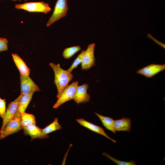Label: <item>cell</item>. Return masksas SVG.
Masks as SVG:
<instances>
[{
    "label": "cell",
    "mask_w": 165,
    "mask_h": 165,
    "mask_svg": "<svg viewBox=\"0 0 165 165\" xmlns=\"http://www.w3.org/2000/svg\"><path fill=\"white\" fill-rule=\"evenodd\" d=\"M49 64L54 72V82L57 88V93L56 97L58 98L73 79V75L67 70L62 69L59 64L51 62Z\"/></svg>",
    "instance_id": "obj_1"
},
{
    "label": "cell",
    "mask_w": 165,
    "mask_h": 165,
    "mask_svg": "<svg viewBox=\"0 0 165 165\" xmlns=\"http://www.w3.org/2000/svg\"><path fill=\"white\" fill-rule=\"evenodd\" d=\"M15 8L30 12H42L45 14H47L51 10L49 4L42 1L16 4Z\"/></svg>",
    "instance_id": "obj_2"
},
{
    "label": "cell",
    "mask_w": 165,
    "mask_h": 165,
    "mask_svg": "<svg viewBox=\"0 0 165 165\" xmlns=\"http://www.w3.org/2000/svg\"><path fill=\"white\" fill-rule=\"evenodd\" d=\"M68 10L67 0H57L53 13L46 23L47 26L66 16Z\"/></svg>",
    "instance_id": "obj_3"
},
{
    "label": "cell",
    "mask_w": 165,
    "mask_h": 165,
    "mask_svg": "<svg viewBox=\"0 0 165 165\" xmlns=\"http://www.w3.org/2000/svg\"><path fill=\"white\" fill-rule=\"evenodd\" d=\"M78 81H75L68 85L57 98L58 99L53 105V108L57 109L64 103L73 99L78 86Z\"/></svg>",
    "instance_id": "obj_4"
},
{
    "label": "cell",
    "mask_w": 165,
    "mask_h": 165,
    "mask_svg": "<svg viewBox=\"0 0 165 165\" xmlns=\"http://www.w3.org/2000/svg\"><path fill=\"white\" fill-rule=\"evenodd\" d=\"M95 46L94 43L89 44L85 50L81 63L82 71L87 70L96 65L94 55Z\"/></svg>",
    "instance_id": "obj_5"
},
{
    "label": "cell",
    "mask_w": 165,
    "mask_h": 165,
    "mask_svg": "<svg viewBox=\"0 0 165 165\" xmlns=\"http://www.w3.org/2000/svg\"><path fill=\"white\" fill-rule=\"evenodd\" d=\"M22 96V95L21 94L14 101L10 102L8 105L5 116L3 119L0 133L3 131L7 124L14 118L17 111L19 101Z\"/></svg>",
    "instance_id": "obj_6"
},
{
    "label": "cell",
    "mask_w": 165,
    "mask_h": 165,
    "mask_svg": "<svg viewBox=\"0 0 165 165\" xmlns=\"http://www.w3.org/2000/svg\"><path fill=\"white\" fill-rule=\"evenodd\" d=\"M23 127L21 118H14L7 124L0 133V140L19 131L23 129Z\"/></svg>",
    "instance_id": "obj_7"
},
{
    "label": "cell",
    "mask_w": 165,
    "mask_h": 165,
    "mask_svg": "<svg viewBox=\"0 0 165 165\" xmlns=\"http://www.w3.org/2000/svg\"><path fill=\"white\" fill-rule=\"evenodd\" d=\"M21 94L22 95L30 93L40 91L39 87L29 75H20Z\"/></svg>",
    "instance_id": "obj_8"
},
{
    "label": "cell",
    "mask_w": 165,
    "mask_h": 165,
    "mask_svg": "<svg viewBox=\"0 0 165 165\" xmlns=\"http://www.w3.org/2000/svg\"><path fill=\"white\" fill-rule=\"evenodd\" d=\"M165 69V65L152 64L138 69L137 73L150 78Z\"/></svg>",
    "instance_id": "obj_9"
},
{
    "label": "cell",
    "mask_w": 165,
    "mask_h": 165,
    "mask_svg": "<svg viewBox=\"0 0 165 165\" xmlns=\"http://www.w3.org/2000/svg\"><path fill=\"white\" fill-rule=\"evenodd\" d=\"M89 86L88 84L84 83L77 87L73 99L77 105L90 101V95L87 92Z\"/></svg>",
    "instance_id": "obj_10"
},
{
    "label": "cell",
    "mask_w": 165,
    "mask_h": 165,
    "mask_svg": "<svg viewBox=\"0 0 165 165\" xmlns=\"http://www.w3.org/2000/svg\"><path fill=\"white\" fill-rule=\"evenodd\" d=\"M76 121L80 125L94 132L104 136L115 143H116V141L108 136L105 132L103 129L101 127L91 123L83 118L77 119Z\"/></svg>",
    "instance_id": "obj_11"
},
{
    "label": "cell",
    "mask_w": 165,
    "mask_h": 165,
    "mask_svg": "<svg viewBox=\"0 0 165 165\" xmlns=\"http://www.w3.org/2000/svg\"><path fill=\"white\" fill-rule=\"evenodd\" d=\"M23 129L24 135L29 136L31 137V141L35 139H41L46 138L42 134V129L35 124L23 126Z\"/></svg>",
    "instance_id": "obj_12"
},
{
    "label": "cell",
    "mask_w": 165,
    "mask_h": 165,
    "mask_svg": "<svg viewBox=\"0 0 165 165\" xmlns=\"http://www.w3.org/2000/svg\"><path fill=\"white\" fill-rule=\"evenodd\" d=\"M34 92L22 95L20 100L18 108L14 118H21L22 113L25 111L31 101Z\"/></svg>",
    "instance_id": "obj_13"
},
{
    "label": "cell",
    "mask_w": 165,
    "mask_h": 165,
    "mask_svg": "<svg viewBox=\"0 0 165 165\" xmlns=\"http://www.w3.org/2000/svg\"><path fill=\"white\" fill-rule=\"evenodd\" d=\"M130 119L124 117L114 121V127L116 131L130 132L131 128Z\"/></svg>",
    "instance_id": "obj_14"
},
{
    "label": "cell",
    "mask_w": 165,
    "mask_h": 165,
    "mask_svg": "<svg viewBox=\"0 0 165 165\" xmlns=\"http://www.w3.org/2000/svg\"><path fill=\"white\" fill-rule=\"evenodd\" d=\"M12 55L13 61L20 75H29L30 73V69L23 59L16 53H12Z\"/></svg>",
    "instance_id": "obj_15"
},
{
    "label": "cell",
    "mask_w": 165,
    "mask_h": 165,
    "mask_svg": "<svg viewBox=\"0 0 165 165\" xmlns=\"http://www.w3.org/2000/svg\"><path fill=\"white\" fill-rule=\"evenodd\" d=\"M95 113L98 117L103 126L107 129L114 134L116 133L114 127L115 120L111 117L102 116L97 112H95Z\"/></svg>",
    "instance_id": "obj_16"
},
{
    "label": "cell",
    "mask_w": 165,
    "mask_h": 165,
    "mask_svg": "<svg viewBox=\"0 0 165 165\" xmlns=\"http://www.w3.org/2000/svg\"><path fill=\"white\" fill-rule=\"evenodd\" d=\"M62 128L61 126L59 123L58 118H55L52 123L42 129V133L43 136L47 138L49 137L48 134Z\"/></svg>",
    "instance_id": "obj_17"
},
{
    "label": "cell",
    "mask_w": 165,
    "mask_h": 165,
    "mask_svg": "<svg viewBox=\"0 0 165 165\" xmlns=\"http://www.w3.org/2000/svg\"><path fill=\"white\" fill-rule=\"evenodd\" d=\"M21 119L23 126L35 124L36 121L35 116L31 114L25 112L21 113Z\"/></svg>",
    "instance_id": "obj_18"
},
{
    "label": "cell",
    "mask_w": 165,
    "mask_h": 165,
    "mask_svg": "<svg viewBox=\"0 0 165 165\" xmlns=\"http://www.w3.org/2000/svg\"><path fill=\"white\" fill-rule=\"evenodd\" d=\"M81 49V47L79 45L66 48L64 50L62 53V56L64 59H68L72 57Z\"/></svg>",
    "instance_id": "obj_19"
},
{
    "label": "cell",
    "mask_w": 165,
    "mask_h": 165,
    "mask_svg": "<svg viewBox=\"0 0 165 165\" xmlns=\"http://www.w3.org/2000/svg\"><path fill=\"white\" fill-rule=\"evenodd\" d=\"M102 154L105 157L109 158L111 160L116 163L118 165H136V164L134 160H131L129 161H121L113 157L108 154L103 152Z\"/></svg>",
    "instance_id": "obj_20"
},
{
    "label": "cell",
    "mask_w": 165,
    "mask_h": 165,
    "mask_svg": "<svg viewBox=\"0 0 165 165\" xmlns=\"http://www.w3.org/2000/svg\"><path fill=\"white\" fill-rule=\"evenodd\" d=\"M84 52L85 50H82L78 55L71 66L67 70L68 71L71 72L74 69L76 68L79 64L81 63Z\"/></svg>",
    "instance_id": "obj_21"
},
{
    "label": "cell",
    "mask_w": 165,
    "mask_h": 165,
    "mask_svg": "<svg viewBox=\"0 0 165 165\" xmlns=\"http://www.w3.org/2000/svg\"><path fill=\"white\" fill-rule=\"evenodd\" d=\"M6 102L5 99H2L0 97V117L3 119L6 110Z\"/></svg>",
    "instance_id": "obj_22"
},
{
    "label": "cell",
    "mask_w": 165,
    "mask_h": 165,
    "mask_svg": "<svg viewBox=\"0 0 165 165\" xmlns=\"http://www.w3.org/2000/svg\"><path fill=\"white\" fill-rule=\"evenodd\" d=\"M8 40L6 38H0V52L8 50Z\"/></svg>",
    "instance_id": "obj_23"
},
{
    "label": "cell",
    "mask_w": 165,
    "mask_h": 165,
    "mask_svg": "<svg viewBox=\"0 0 165 165\" xmlns=\"http://www.w3.org/2000/svg\"><path fill=\"white\" fill-rule=\"evenodd\" d=\"M147 37L149 38H151V39L153 40L156 43L159 45L160 46H161L164 49L165 48V44L163 43H162V42H159V41L156 39L155 38H153L152 36V35H151L150 34H148L147 35Z\"/></svg>",
    "instance_id": "obj_24"
},
{
    "label": "cell",
    "mask_w": 165,
    "mask_h": 165,
    "mask_svg": "<svg viewBox=\"0 0 165 165\" xmlns=\"http://www.w3.org/2000/svg\"><path fill=\"white\" fill-rule=\"evenodd\" d=\"M12 1H16L17 0H12Z\"/></svg>",
    "instance_id": "obj_25"
},
{
    "label": "cell",
    "mask_w": 165,
    "mask_h": 165,
    "mask_svg": "<svg viewBox=\"0 0 165 165\" xmlns=\"http://www.w3.org/2000/svg\"><path fill=\"white\" fill-rule=\"evenodd\" d=\"M18 0L19 1H21V0ZM25 0V1H27V0Z\"/></svg>",
    "instance_id": "obj_26"
}]
</instances>
